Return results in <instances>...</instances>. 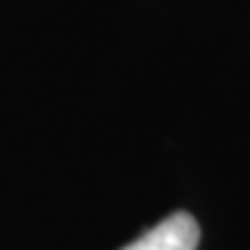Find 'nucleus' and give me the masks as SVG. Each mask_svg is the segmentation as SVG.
<instances>
[{
	"label": "nucleus",
	"mask_w": 250,
	"mask_h": 250,
	"mask_svg": "<svg viewBox=\"0 0 250 250\" xmlns=\"http://www.w3.org/2000/svg\"><path fill=\"white\" fill-rule=\"evenodd\" d=\"M197 242L200 228L195 217L187 211H175L123 250H197Z\"/></svg>",
	"instance_id": "f257e3e1"
}]
</instances>
